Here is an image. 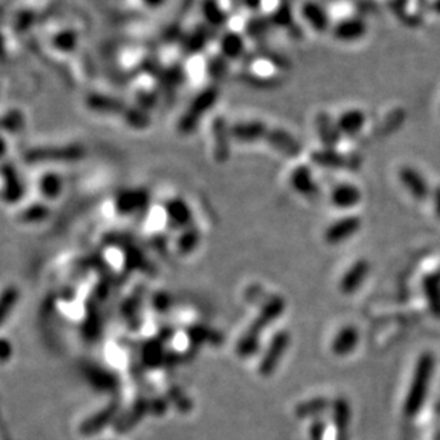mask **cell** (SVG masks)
I'll return each instance as SVG.
<instances>
[{
  "label": "cell",
  "instance_id": "1",
  "mask_svg": "<svg viewBox=\"0 0 440 440\" xmlns=\"http://www.w3.org/2000/svg\"><path fill=\"white\" fill-rule=\"evenodd\" d=\"M285 307L286 303L280 296H272L265 302L258 318L251 322V325L237 343V355L240 358H250L259 351L262 332L280 316Z\"/></svg>",
  "mask_w": 440,
  "mask_h": 440
},
{
  "label": "cell",
  "instance_id": "2",
  "mask_svg": "<svg viewBox=\"0 0 440 440\" xmlns=\"http://www.w3.org/2000/svg\"><path fill=\"white\" fill-rule=\"evenodd\" d=\"M434 370V358L432 353H423L418 359V363L415 366V373L412 385L409 388V395L406 399V412L407 413H416L429 389L432 376Z\"/></svg>",
  "mask_w": 440,
  "mask_h": 440
},
{
  "label": "cell",
  "instance_id": "3",
  "mask_svg": "<svg viewBox=\"0 0 440 440\" xmlns=\"http://www.w3.org/2000/svg\"><path fill=\"white\" fill-rule=\"evenodd\" d=\"M217 99V89L214 86H210L200 91L199 96L189 106V110L182 116L179 120V132L183 135H191L195 132L198 123L200 122L202 116L210 109V106Z\"/></svg>",
  "mask_w": 440,
  "mask_h": 440
},
{
  "label": "cell",
  "instance_id": "4",
  "mask_svg": "<svg viewBox=\"0 0 440 440\" xmlns=\"http://www.w3.org/2000/svg\"><path fill=\"white\" fill-rule=\"evenodd\" d=\"M289 343H291V336L285 330L277 332L272 337V340L269 343V348L265 352V355L261 360V365H259V372L262 376H270L276 372L283 355H285L288 351Z\"/></svg>",
  "mask_w": 440,
  "mask_h": 440
},
{
  "label": "cell",
  "instance_id": "5",
  "mask_svg": "<svg viewBox=\"0 0 440 440\" xmlns=\"http://www.w3.org/2000/svg\"><path fill=\"white\" fill-rule=\"evenodd\" d=\"M311 161L321 168L326 169H351L356 170L360 168L362 159L355 154H343L335 152L333 149H323L318 150L311 154Z\"/></svg>",
  "mask_w": 440,
  "mask_h": 440
},
{
  "label": "cell",
  "instance_id": "6",
  "mask_svg": "<svg viewBox=\"0 0 440 440\" xmlns=\"http://www.w3.org/2000/svg\"><path fill=\"white\" fill-rule=\"evenodd\" d=\"M362 226L360 219L356 216H346L330 225L325 233V239L330 244H337L346 239L352 237Z\"/></svg>",
  "mask_w": 440,
  "mask_h": 440
},
{
  "label": "cell",
  "instance_id": "7",
  "mask_svg": "<svg viewBox=\"0 0 440 440\" xmlns=\"http://www.w3.org/2000/svg\"><path fill=\"white\" fill-rule=\"evenodd\" d=\"M399 179L406 191L418 200H425L430 195V189L420 172L413 168H402Z\"/></svg>",
  "mask_w": 440,
  "mask_h": 440
},
{
  "label": "cell",
  "instance_id": "8",
  "mask_svg": "<svg viewBox=\"0 0 440 440\" xmlns=\"http://www.w3.org/2000/svg\"><path fill=\"white\" fill-rule=\"evenodd\" d=\"M213 139H214V157L217 162H226L230 154L229 136H232L230 129L223 117H216L213 120Z\"/></svg>",
  "mask_w": 440,
  "mask_h": 440
},
{
  "label": "cell",
  "instance_id": "9",
  "mask_svg": "<svg viewBox=\"0 0 440 440\" xmlns=\"http://www.w3.org/2000/svg\"><path fill=\"white\" fill-rule=\"evenodd\" d=\"M265 140L273 149L279 150L280 153H283L288 157H298L302 150L298 140L292 135L286 133L281 129H267Z\"/></svg>",
  "mask_w": 440,
  "mask_h": 440
},
{
  "label": "cell",
  "instance_id": "10",
  "mask_svg": "<svg viewBox=\"0 0 440 440\" xmlns=\"http://www.w3.org/2000/svg\"><path fill=\"white\" fill-rule=\"evenodd\" d=\"M369 263L367 261L362 259L358 261L348 272H346L340 280V291L344 295H352L355 293L362 285L369 273Z\"/></svg>",
  "mask_w": 440,
  "mask_h": 440
},
{
  "label": "cell",
  "instance_id": "11",
  "mask_svg": "<svg viewBox=\"0 0 440 440\" xmlns=\"http://www.w3.org/2000/svg\"><path fill=\"white\" fill-rule=\"evenodd\" d=\"M267 129V126L262 122H244L230 128V133L232 138L240 143H254L259 139H265Z\"/></svg>",
  "mask_w": 440,
  "mask_h": 440
},
{
  "label": "cell",
  "instance_id": "12",
  "mask_svg": "<svg viewBox=\"0 0 440 440\" xmlns=\"http://www.w3.org/2000/svg\"><path fill=\"white\" fill-rule=\"evenodd\" d=\"M291 183L299 195H303L306 198H314L319 193V186L314 182L307 166L296 168L291 176Z\"/></svg>",
  "mask_w": 440,
  "mask_h": 440
},
{
  "label": "cell",
  "instance_id": "13",
  "mask_svg": "<svg viewBox=\"0 0 440 440\" xmlns=\"http://www.w3.org/2000/svg\"><path fill=\"white\" fill-rule=\"evenodd\" d=\"M362 199L359 189L351 183H342L333 187L330 193V200L336 207L349 209L356 206Z\"/></svg>",
  "mask_w": 440,
  "mask_h": 440
},
{
  "label": "cell",
  "instance_id": "14",
  "mask_svg": "<svg viewBox=\"0 0 440 440\" xmlns=\"http://www.w3.org/2000/svg\"><path fill=\"white\" fill-rule=\"evenodd\" d=\"M422 289L430 313L440 319V272L430 273L423 277Z\"/></svg>",
  "mask_w": 440,
  "mask_h": 440
},
{
  "label": "cell",
  "instance_id": "15",
  "mask_svg": "<svg viewBox=\"0 0 440 440\" xmlns=\"http://www.w3.org/2000/svg\"><path fill=\"white\" fill-rule=\"evenodd\" d=\"M333 34L336 39L339 41H344V42L358 41L366 34V24L363 23V20L352 16L348 19L339 20L333 29Z\"/></svg>",
  "mask_w": 440,
  "mask_h": 440
},
{
  "label": "cell",
  "instance_id": "16",
  "mask_svg": "<svg viewBox=\"0 0 440 440\" xmlns=\"http://www.w3.org/2000/svg\"><path fill=\"white\" fill-rule=\"evenodd\" d=\"M359 342V333L356 328L346 326L343 328L332 342V352L336 356H346L355 351Z\"/></svg>",
  "mask_w": 440,
  "mask_h": 440
},
{
  "label": "cell",
  "instance_id": "17",
  "mask_svg": "<svg viewBox=\"0 0 440 440\" xmlns=\"http://www.w3.org/2000/svg\"><path fill=\"white\" fill-rule=\"evenodd\" d=\"M166 214L169 222L175 228H191L192 212L189 205L182 199H173L166 205Z\"/></svg>",
  "mask_w": 440,
  "mask_h": 440
},
{
  "label": "cell",
  "instance_id": "18",
  "mask_svg": "<svg viewBox=\"0 0 440 440\" xmlns=\"http://www.w3.org/2000/svg\"><path fill=\"white\" fill-rule=\"evenodd\" d=\"M319 136L326 146V149H335L340 142V132L337 129V124L332 122L330 116L326 113H321L316 120Z\"/></svg>",
  "mask_w": 440,
  "mask_h": 440
},
{
  "label": "cell",
  "instance_id": "19",
  "mask_svg": "<svg viewBox=\"0 0 440 440\" xmlns=\"http://www.w3.org/2000/svg\"><path fill=\"white\" fill-rule=\"evenodd\" d=\"M366 123V116L360 110H349L344 112L337 120V129L340 133L346 136L358 135Z\"/></svg>",
  "mask_w": 440,
  "mask_h": 440
},
{
  "label": "cell",
  "instance_id": "20",
  "mask_svg": "<svg viewBox=\"0 0 440 440\" xmlns=\"http://www.w3.org/2000/svg\"><path fill=\"white\" fill-rule=\"evenodd\" d=\"M300 13L303 15V19L318 31H325L329 24V17L326 15V10L313 2H305L300 8Z\"/></svg>",
  "mask_w": 440,
  "mask_h": 440
},
{
  "label": "cell",
  "instance_id": "21",
  "mask_svg": "<svg viewBox=\"0 0 440 440\" xmlns=\"http://www.w3.org/2000/svg\"><path fill=\"white\" fill-rule=\"evenodd\" d=\"M329 404L330 402L325 397H314V399H310L307 402H303L300 403L298 407H296V415L298 418H314L318 416L321 413H323L325 411H328L329 409Z\"/></svg>",
  "mask_w": 440,
  "mask_h": 440
},
{
  "label": "cell",
  "instance_id": "22",
  "mask_svg": "<svg viewBox=\"0 0 440 440\" xmlns=\"http://www.w3.org/2000/svg\"><path fill=\"white\" fill-rule=\"evenodd\" d=\"M244 42L237 31L232 30L220 41V53L225 57H239L243 53Z\"/></svg>",
  "mask_w": 440,
  "mask_h": 440
},
{
  "label": "cell",
  "instance_id": "23",
  "mask_svg": "<svg viewBox=\"0 0 440 440\" xmlns=\"http://www.w3.org/2000/svg\"><path fill=\"white\" fill-rule=\"evenodd\" d=\"M200 242V233L195 228H187V230L179 237L177 247L182 254H191Z\"/></svg>",
  "mask_w": 440,
  "mask_h": 440
},
{
  "label": "cell",
  "instance_id": "24",
  "mask_svg": "<svg viewBox=\"0 0 440 440\" xmlns=\"http://www.w3.org/2000/svg\"><path fill=\"white\" fill-rule=\"evenodd\" d=\"M54 45H56L57 47H60V49H65V50L72 49V47H75V45H76V35L72 34V31H65V34H60V35L56 38Z\"/></svg>",
  "mask_w": 440,
  "mask_h": 440
},
{
  "label": "cell",
  "instance_id": "25",
  "mask_svg": "<svg viewBox=\"0 0 440 440\" xmlns=\"http://www.w3.org/2000/svg\"><path fill=\"white\" fill-rule=\"evenodd\" d=\"M432 200H433V207L436 214L440 217V186H437L433 193H432Z\"/></svg>",
  "mask_w": 440,
  "mask_h": 440
},
{
  "label": "cell",
  "instance_id": "26",
  "mask_svg": "<svg viewBox=\"0 0 440 440\" xmlns=\"http://www.w3.org/2000/svg\"><path fill=\"white\" fill-rule=\"evenodd\" d=\"M146 3H149V6H159L163 0H145Z\"/></svg>",
  "mask_w": 440,
  "mask_h": 440
}]
</instances>
